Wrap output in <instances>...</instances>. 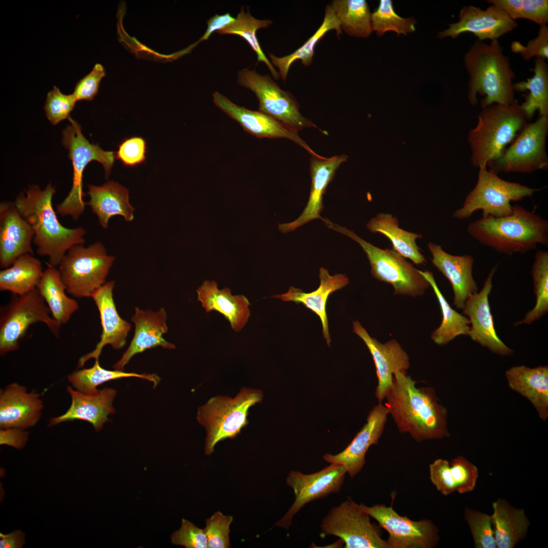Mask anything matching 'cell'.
I'll list each match as a JSON object with an SVG mask.
<instances>
[{"instance_id": "cell-27", "label": "cell", "mask_w": 548, "mask_h": 548, "mask_svg": "<svg viewBox=\"0 0 548 548\" xmlns=\"http://www.w3.org/2000/svg\"><path fill=\"white\" fill-rule=\"evenodd\" d=\"M166 319L167 314L163 308L154 312L136 307L135 314L131 318L135 324L133 338L121 359L113 367L116 370L124 371L125 366L133 356L153 348L176 349L174 344L167 341L162 336L168 331Z\"/></svg>"}, {"instance_id": "cell-37", "label": "cell", "mask_w": 548, "mask_h": 548, "mask_svg": "<svg viewBox=\"0 0 548 548\" xmlns=\"http://www.w3.org/2000/svg\"><path fill=\"white\" fill-rule=\"evenodd\" d=\"M530 70L534 73L532 77L513 84L515 92L529 91L525 101L520 105L526 120L531 119L536 111L539 116H548V66L545 59L536 57L534 67Z\"/></svg>"}, {"instance_id": "cell-2", "label": "cell", "mask_w": 548, "mask_h": 548, "mask_svg": "<svg viewBox=\"0 0 548 548\" xmlns=\"http://www.w3.org/2000/svg\"><path fill=\"white\" fill-rule=\"evenodd\" d=\"M55 192L51 183L44 190L38 185H29L18 194L14 202L33 231L37 253L48 256V264L55 267L72 247L84 244L86 234L83 227L67 228L59 222L52 205Z\"/></svg>"}, {"instance_id": "cell-17", "label": "cell", "mask_w": 548, "mask_h": 548, "mask_svg": "<svg viewBox=\"0 0 548 548\" xmlns=\"http://www.w3.org/2000/svg\"><path fill=\"white\" fill-rule=\"evenodd\" d=\"M518 26L516 20L495 5L492 4L486 10L470 5L464 6L460 10L459 21L450 24L448 28L439 32L438 37L456 39L463 33L470 32L479 41H493Z\"/></svg>"}, {"instance_id": "cell-49", "label": "cell", "mask_w": 548, "mask_h": 548, "mask_svg": "<svg viewBox=\"0 0 548 548\" xmlns=\"http://www.w3.org/2000/svg\"><path fill=\"white\" fill-rule=\"evenodd\" d=\"M450 464L456 491L464 494L473 491L478 476L477 468L462 456L454 458Z\"/></svg>"}, {"instance_id": "cell-42", "label": "cell", "mask_w": 548, "mask_h": 548, "mask_svg": "<svg viewBox=\"0 0 548 548\" xmlns=\"http://www.w3.org/2000/svg\"><path fill=\"white\" fill-rule=\"evenodd\" d=\"M272 24L270 19H258L250 13L249 7H247V12L242 6L235 20L223 28L217 31L220 35H234L240 36L250 45L257 56V63L263 62L270 71L272 76L278 80L280 75L263 53L256 37L257 31L262 28L268 27Z\"/></svg>"}, {"instance_id": "cell-26", "label": "cell", "mask_w": 548, "mask_h": 548, "mask_svg": "<svg viewBox=\"0 0 548 548\" xmlns=\"http://www.w3.org/2000/svg\"><path fill=\"white\" fill-rule=\"evenodd\" d=\"M347 159L346 155L330 158L312 156L310 167L312 183L308 201L297 219L289 223L279 224V229L282 232L293 231L312 220L322 219L320 213L323 209V198L326 188L339 165Z\"/></svg>"}, {"instance_id": "cell-51", "label": "cell", "mask_w": 548, "mask_h": 548, "mask_svg": "<svg viewBox=\"0 0 548 548\" xmlns=\"http://www.w3.org/2000/svg\"><path fill=\"white\" fill-rule=\"evenodd\" d=\"M539 26L537 36L529 41L526 46L518 41L513 42L511 45L512 51L520 54L525 60H529L534 57L547 59L548 27L546 24Z\"/></svg>"}, {"instance_id": "cell-54", "label": "cell", "mask_w": 548, "mask_h": 548, "mask_svg": "<svg viewBox=\"0 0 548 548\" xmlns=\"http://www.w3.org/2000/svg\"><path fill=\"white\" fill-rule=\"evenodd\" d=\"M430 478L437 490L443 495L456 491L450 462L444 459L435 460L429 465Z\"/></svg>"}, {"instance_id": "cell-39", "label": "cell", "mask_w": 548, "mask_h": 548, "mask_svg": "<svg viewBox=\"0 0 548 548\" xmlns=\"http://www.w3.org/2000/svg\"><path fill=\"white\" fill-rule=\"evenodd\" d=\"M419 271L432 288L442 313L441 323L432 332V340L439 346H444L459 335H468L470 324L469 319L451 307L438 288L432 272L428 270Z\"/></svg>"}, {"instance_id": "cell-9", "label": "cell", "mask_w": 548, "mask_h": 548, "mask_svg": "<svg viewBox=\"0 0 548 548\" xmlns=\"http://www.w3.org/2000/svg\"><path fill=\"white\" fill-rule=\"evenodd\" d=\"M114 260L101 242L77 245L63 256L58 270L67 293L76 298L91 297L107 282Z\"/></svg>"}, {"instance_id": "cell-30", "label": "cell", "mask_w": 548, "mask_h": 548, "mask_svg": "<svg viewBox=\"0 0 548 548\" xmlns=\"http://www.w3.org/2000/svg\"><path fill=\"white\" fill-rule=\"evenodd\" d=\"M197 300L208 313L218 312L230 323L235 332L240 331L250 316L251 303L243 295H232L227 287L220 290L214 281H205L196 290Z\"/></svg>"}, {"instance_id": "cell-14", "label": "cell", "mask_w": 548, "mask_h": 548, "mask_svg": "<svg viewBox=\"0 0 548 548\" xmlns=\"http://www.w3.org/2000/svg\"><path fill=\"white\" fill-rule=\"evenodd\" d=\"M237 83L251 90L258 100V111L266 114L293 130L298 131L316 125L299 111L293 95L282 90L269 75H261L255 68L238 71Z\"/></svg>"}, {"instance_id": "cell-13", "label": "cell", "mask_w": 548, "mask_h": 548, "mask_svg": "<svg viewBox=\"0 0 548 548\" xmlns=\"http://www.w3.org/2000/svg\"><path fill=\"white\" fill-rule=\"evenodd\" d=\"M361 504L348 497L333 507L321 524V535L338 537L346 548H390L380 528L370 522Z\"/></svg>"}, {"instance_id": "cell-38", "label": "cell", "mask_w": 548, "mask_h": 548, "mask_svg": "<svg viewBox=\"0 0 548 548\" xmlns=\"http://www.w3.org/2000/svg\"><path fill=\"white\" fill-rule=\"evenodd\" d=\"M331 30H335L338 37L342 33L339 21L330 4L325 8L322 24L301 47L283 57H278L272 54L269 55L271 64L278 68L283 80H286L289 68L295 61L300 60L306 66L312 64L316 45L327 32Z\"/></svg>"}, {"instance_id": "cell-53", "label": "cell", "mask_w": 548, "mask_h": 548, "mask_svg": "<svg viewBox=\"0 0 548 548\" xmlns=\"http://www.w3.org/2000/svg\"><path fill=\"white\" fill-rule=\"evenodd\" d=\"M104 66L96 63L91 71L76 83L73 93L76 101L92 100L97 94L101 79L106 76Z\"/></svg>"}, {"instance_id": "cell-28", "label": "cell", "mask_w": 548, "mask_h": 548, "mask_svg": "<svg viewBox=\"0 0 548 548\" xmlns=\"http://www.w3.org/2000/svg\"><path fill=\"white\" fill-rule=\"evenodd\" d=\"M431 261L450 282L453 290L454 304L463 309L467 299L477 292L478 287L472 275L473 257L470 255H454L433 243L428 244Z\"/></svg>"}, {"instance_id": "cell-24", "label": "cell", "mask_w": 548, "mask_h": 548, "mask_svg": "<svg viewBox=\"0 0 548 548\" xmlns=\"http://www.w3.org/2000/svg\"><path fill=\"white\" fill-rule=\"evenodd\" d=\"M40 395L13 383L0 391V428L23 430L39 421L43 408Z\"/></svg>"}, {"instance_id": "cell-11", "label": "cell", "mask_w": 548, "mask_h": 548, "mask_svg": "<svg viewBox=\"0 0 548 548\" xmlns=\"http://www.w3.org/2000/svg\"><path fill=\"white\" fill-rule=\"evenodd\" d=\"M35 289L22 295H14L1 310L0 354L3 356L17 350L19 342L29 327L34 323H45L56 337L60 325L51 318L49 308Z\"/></svg>"}, {"instance_id": "cell-32", "label": "cell", "mask_w": 548, "mask_h": 548, "mask_svg": "<svg viewBox=\"0 0 548 548\" xmlns=\"http://www.w3.org/2000/svg\"><path fill=\"white\" fill-rule=\"evenodd\" d=\"M90 200L87 203L95 214L100 225L107 228L112 217L122 216L129 222L134 218V208L129 201V191L125 187L114 181H109L101 186L88 185Z\"/></svg>"}, {"instance_id": "cell-16", "label": "cell", "mask_w": 548, "mask_h": 548, "mask_svg": "<svg viewBox=\"0 0 548 548\" xmlns=\"http://www.w3.org/2000/svg\"><path fill=\"white\" fill-rule=\"evenodd\" d=\"M347 473L345 466L335 463H330L322 469L311 474L291 470L287 477L286 484L293 491L294 501L275 526L288 530L294 516L306 504L331 494L339 493Z\"/></svg>"}, {"instance_id": "cell-22", "label": "cell", "mask_w": 548, "mask_h": 548, "mask_svg": "<svg viewBox=\"0 0 548 548\" xmlns=\"http://www.w3.org/2000/svg\"><path fill=\"white\" fill-rule=\"evenodd\" d=\"M114 286V281L106 282L91 296L99 311L102 333L95 349L79 359V367L90 359L98 360L103 348L107 345L120 350L126 344L130 324L121 318L117 312L113 299Z\"/></svg>"}, {"instance_id": "cell-47", "label": "cell", "mask_w": 548, "mask_h": 548, "mask_svg": "<svg viewBox=\"0 0 548 548\" xmlns=\"http://www.w3.org/2000/svg\"><path fill=\"white\" fill-rule=\"evenodd\" d=\"M76 102L73 94H63L54 86L47 94L44 107L46 116L52 125H56L70 117Z\"/></svg>"}, {"instance_id": "cell-36", "label": "cell", "mask_w": 548, "mask_h": 548, "mask_svg": "<svg viewBox=\"0 0 548 548\" xmlns=\"http://www.w3.org/2000/svg\"><path fill=\"white\" fill-rule=\"evenodd\" d=\"M37 289L47 303L52 318L60 325L66 323L78 309V303L67 296L65 287L56 267L48 264Z\"/></svg>"}, {"instance_id": "cell-10", "label": "cell", "mask_w": 548, "mask_h": 548, "mask_svg": "<svg viewBox=\"0 0 548 548\" xmlns=\"http://www.w3.org/2000/svg\"><path fill=\"white\" fill-rule=\"evenodd\" d=\"M537 189L500 178L487 168H480L476 183L465 198L463 206L453 216L467 219L478 210L483 216L500 217L512 211L511 201L531 196Z\"/></svg>"}, {"instance_id": "cell-50", "label": "cell", "mask_w": 548, "mask_h": 548, "mask_svg": "<svg viewBox=\"0 0 548 548\" xmlns=\"http://www.w3.org/2000/svg\"><path fill=\"white\" fill-rule=\"evenodd\" d=\"M171 542L174 545L186 548L208 547L206 531L186 519H183L181 528L171 535Z\"/></svg>"}, {"instance_id": "cell-7", "label": "cell", "mask_w": 548, "mask_h": 548, "mask_svg": "<svg viewBox=\"0 0 548 548\" xmlns=\"http://www.w3.org/2000/svg\"><path fill=\"white\" fill-rule=\"evenodd\" d=\"M260 390L243 388L233 398L217 396L198 408L197 419L206 430L204 452L209 455L216 444L226 438H234L249 424V408L261 402Z\"/></svg>"}, {"instance_id": "cell-15", "label": "cell", "mask_w": 548, "mask_h": 548, "mask_svg": "<svg viewBox=\"0 0 548 548\" xmlns=\"http://www.w3.org/2000/svg\"><path fill=\"white\" fill-rule=\"evenodd\" d=\"M361 505L388 533L390 548H433L439 542V529L429 520L413 521L399 515L392 505Z\"/></svg>"}, {"instance_id": "cell-29", "label": "cell", "mask_w": 548, "mask_h": 548, "mask_svg": "<svg viewBox=\"0 0 548 548\" xmlns=\"http://www.w3.org/2000/svg\"><path fill=\"white\" fill-rule=\"evenodd\" d=\"M319 286L312 292L306 293L291 286L287 292L272 297L284 301H293L297 304H301L316 314L321 322L323 337L327 345L330 346L331 338L326 312L328 298L331 294L347 286L349 279L345 274L331 276L328 270L323 267L319 269Z\"/></svg>"}, {"instance_id": "cell-52", "label": "cell", "mask_w": 548, "mask_h": 548, "mask_svg": "<svg viewBox=\"0 0 548 548\" xmlns=\"http://www.w3.org/2000/svg\"><path fill=\"white\" fill-rule=\"evenodd\" d=\"M146 143L140 136H132L124 140L119 144L115 153V158L127 166H134L146 160Z\"/></svg>"}, {"instance_id": "cell-3", "label": "cell", "mask_w": 548, "mask_h": 548, "mask_svg": "<svg viewBox=\"0 0 548 548\" xmlns=\"http://www.w3.org/2000/svg\"><path fill=\"white\" fill-rule=\"evenodd\" d=\"M469 235L500 253H526L548 245V222L540 215L515 205L508 215L483 216L467 227Z\"/></svg>"}, {"instance_id": "cell-35", "label": "cell", "mask_w": 548, "mask_h": 548, "mask_svg": "<svg viewBox=\"0 0 548 548\" xmlns=\"http://www.w3.org/2000/svg\"><path fill=\"white\" fill-rule=\"evenodd\" d=\"M43 272L38 258L30 254L22 255L0 271V290L24 295L37 288Z\"/></svg>"}, {"instance_id": "cell-33", "label": "cell", "mask_w": 548, "mask_h": 548, "mask_svg": "<svg viewBox=\"0 0 548 548\" xmlns=\"http://www.w3.org/2000/svg\"><path fill=\"white\" fill-rule=\"evenodd\" d=\"M495 539L498 548H513L527 535L530 522L524 509L499 498L492 504Z\"/></svg>"}, {"instance_id": "cell-4", "label": "cell", "mask_w": 548, "mask_h": 548, "mask_svg": "<svg viewBox=\"0 0 548 548\" xmlns=\"http://www.w3.org/2000/svg\"><path fill=\"white\" fill-rule=\"evenodd\" d=\"M464 63L469 76L467 97L472 106L476 104L478 94L484 96L481 101L482 109L517 100L512 81L515 75L498 40L489 44L475 41L465 55Z\"/></svg>"}, {"instance_id": "cell-20", "label": "cell", "mask_w": 548, "mask_h": 548, "mask_svg": "<svg viewBox=\"0 0 548 548\" xmlns=\"http://www.w3.org/2000/svg\"><path fill=\"white\" fill-rule=\"evenodd\" d=\"M353 331L363 340L372 356L378 378L375 395L381 403L392 387L395 373L406 372L409 367V357L396 339L382 343L370 336L357 320L353 322Z\"/></svg>"}, {"instance_id": "cell-18", "label": "cell", "mask_w": 548, "mask_h": 548, "mask_svg": "<svg viewBox=\"0 0 548 548\" xmlns=\"http://www.w3.org/2000/svg\"><path fill=\"white\" fill-rule=\"evenodd\" d=\"M498 265H495L486 278L480 292L470 296L463 308L462 314L468 317L471 326L468 335L471 339L487 348L492 353L504 356L511 355L513 351L498 336L494 327L489 302L492 280Z\"/></svg>"}, {"instance_id": "cell-43", "label": "cell", "mask_w": 548, "mask_h": 548, "mask_svg": "<svg viewBox=\"0 0 548 548\" xmlns=\"http://www.w3.org/2000/svg\"><path fill=\"white\" fill-rule=\"evenodd\" d=\"M534 285V292L536 302L533 309L529 311L522 321L514 324L515 326L530 324L540 319L548 312V252L537 251L531 269Z\"/></svg>"}, {"instance_id": "cell-23", "label": "cell", "mask_w": 548, "mask_h": 548, "mask_svg": "<svg viewBox=\"0 0 548 548\" xmlns=\"http://www.w3.org/2000/svg\"><path fill=\"white\" fill-rule=\"evenodd\" d=\"M33 231L14 202L0 204V266L6 268L19 256L33 255Z\"/></svg>"}, {"instance_id": "cell-31", "label": "cell", "mask_w": 548, "mask_h": 548, "mask_svg": "<svg viewBox=\"0 0 548 548\" xmlns=\"http://www.w3.org/2000/svg\"><path fill=\"white\" fill-rule=\"evenodd\" d=\"M509 387L527 399L539 418H548V366H513L505 372Z\"/></svg>"}, {"instance_id": "cell-5", "label": "cell", "mask_w": 548, "mask_h": 548, "mask_svg": "<svg viewBox=\"0 0 548 548\" xmlns=\"http://www.w3.org/2000/svg\"><path fill=\"white\" fill-rule=\"evenodd\" d=\"M477 123L468 134L472 165L487 168L497 159L527 123L517 100L510 105L494 104L482 109Z\"/></svg>"}, {"instance_id": "cell-21", "label": "cell", "mask_w": 548, "mask_h": 548, "mask_svg": "<svg viewBox=\"0 0 548 548\" xmlns=\"http://www.w3.org/2000/svg\"><path fill=\"white\" fill-rule=\"evenodd\" d=\"M388 415L386 406L379 403L370 412L366 423L349 445L336 455L325 454L323 459L329 463H335L343 465L350 477H354L363 468L368 449L378 442Z\"/></svg>"}, {"instance_id": "cell-25", "label": "cell", "mask_w": 548, "mask_h": 548, "mask_svg": "<svg viewBox=\"0 0 548 548\" xmlns=\"http://www.w3.org/2000/svg\"><path fill=\"white\" fill-rule=\"evenodd\" d=\"M67 392L72 399L70 407L63 414L51 418L49 427L66 421L83 420L98 432L109 420L108 416L115 412L113 403L117 392L113 388L106 387L94 394H87L67 386Z\"/></svg>"}, {"instance_id": "cell-34", "label": "cell", "mask_w": 548, "mask_h": 548, "mask_svg": "<svg viewBox=\"0 0 548 548\" xmlns=\"http://www.w3.org/2000/svg\"><path fill=\"white\" fill-rule=\"evenodd\" d=\"M366 227L371 232L383 234L390 241L393 250L415 264L426 263L416 243L417 239L422 238V235L401 228L396 217L388 213L378 214L369 220Z\"/></svg>"}, {"instance_id": "cell-12", "label": "cell", "mask_w": 548, "mask_h": 548, "mask_svg": "<svg viewBox=\"0 0 548 548\" xmlns=\"http://www.w3.org/2000/svg\"><path fill=\"white\" fill-rule=\"evenodd\" d=\"M547 132L548 116H539L535 122H527L500 156L488 164L490 169L496 174L532 173L547 169L548 157L545 144Z\"/></svg>"}, {"instance_id": "cell-48", "label": "cell", "mask_w": 548, "mask_h": 548, "mask_svg": "<svg viewBox=\"0 0 548 548\" xmlns=\"http://www.w3.org/2000/svg\"><path fill=\"white\" fill-rule=\"evenodd\" d=\"M232 520V516L224 515L220 511L216 512L206 520L204 530L208 547L228 548L230 546V526Z\"/></svg>"}, {"instance_id": "cell-56", "label": "cell", "mask_w": 548, "mask_h": 548, "mask_svg": "<svg viewBox=\"0 0 548 548\" xmlns=\"http://www.w3.org/2000/svg\"><path fill=\"white\" fill-rule=\"evenodd\" d=\"M25 533L16 530L8 534L0 533L1 548H22L25 544Z\"/></svg>"}, {"instance_id": "cell-44", "label": "cell", "mask_w": 548, "mask_h": 548, "mask_svg": "<svg viewBox=\"0 0 548 548\" xmlns=\"http://www.w3.org/2000/svg\"><path fill=\"white\" fill-rule=\"evenodd\" d=\"M372 31L378 36L386 31H394L398 34L406 35L416 30V20L414 18H403L396 13L390 0H381L377 9L371 16Z\"/></svg>"}, {"instance_id": "cell-46", "label": "cell", "mask_w": 548, "mask_h": 548, "mask_svg": "<svg viewBox=\"0 0 548 548\" xmlns=\"http://www.w3.org/2000/svg\"><path fill=\"white\" fill-rule=\"evenodd\" d=\"M464 519L470 528L475 547H497L492 515L466 507Z\"/></svg>"}, {"instance_id": "cell-45", "label": "cell", "mask_w": 548, "mask_h": 548, "mask_svg": "<svg viewBox=\"0 0 548 548\" xmlns=\"http://www.w3.org/2000/svg\"><path fill=\"white\" fill-rule=\"evenodd\" d=\"M504 11L512 19H526L539 26L548 22L547 0H489Z\"/></svg>"}, {"instance_id": "cell-1", "label": "cell", "mask_w": 548, "mask_h": 548, "mask_svg": "<svg viewBox=\"0 0 548 548\" xmlns=\"http://www.w3.org/2000/svg\"><path fill=\"white\" fill-rule=\"evenodd\" d=\"M406 372L397 371L385 405L398 429L421 442L450 436L448 412L431 387H419Z\"/></svg>"}, {"instance_id": "cell-40", "label": "cell", "mask_w": 548, "mask_h": 548, "mask_svg": "<svg viewBox=\"0 0 548 548\" xmlns=\"http://www.w3.org/2000/svg\"><path fill=\"white\" fill-rule=\"evenodd\" d=\"M130 377L149 381L153 383L154 388L160 381V378L156 374H140L106 369L100 365L98 360H95L94 365L90 368L74 371L67 376V380L75 390L85 394H92L96 393L98 391L97 387L105 383Z\"/></svg>"}, {"instance_id": "cell-41", "label": "cell", "mask_w": 548, "mask_h": 548, "mask_svg": "<svg viewBox=\"0 0 548 548\" xmlns=\"http://www.w3.org/2000/svg\"><path fill=\"white\" fill-rule=\"evenodd\" d=\"M341 30L347 35L366 38L372 31L368 5L365 0H334L330 4Z\"/></svg>"}, {"instance_id": "cell-6", "label": "cell", "mask_w": 548, "mask_h": 548, "mask_svg": "<svg viewBox=\"0 0 548 548\" xmlns=\"http://www.w3.org/2000/svg\"><path fill=\"white\" fill-rule=\"evenodd\" d=\"M322 221L329 228L349 237L360 245L369 262L372 276L391 285L394 295L416 297L423 295L430 287L419 270L395 250L379 248L346 227L327 218H323Z\"/></svg>"}, {"instance_id": "cell-55", "label": "cell", "mask_w": 548, "mask_h": 548, "mask_svg": "<svg viewBox=\"0 0 548 548\" xmlns=\"http://www.w3.org/2000/svg\"><path fill=\"white\" fill-rule=\"evenodd\" d=\"M28 436L29 432L25 430L16 428L1 429L0 444L21 450L25 446Z\"/></svg>"}, {"instance_id": "cell-19", "label": "cell", "mask_w": 548, "mask_h": 548, "mask_svg": "<svg viewBox=\"0 0 548 548\" xmlns=\"http://www.w3.org/2000/svg\"><path fill=\"white\" fill-rule=\"evenodd\" d=\"M214 104L230 118L235 120L243 129L259 138L289 139L305 149L312 156L320 157L298 135L297 132L262 113L249 110L233 103L218 91L213 93Z\"/></svg>"}, {"instance_id": "cell-8", "label": "cell", "mask_w": 548, "mask_h": 548, "mask_svg": "<svg viewBox=\"0 0 548 548\" xmlns=\"http://www.w3.org/2000/svg\"><path fill=\"white\" fill-rule=\"evenodd\" d=\"M70 124L62 131V143L68 150V158L73 167L71 189L64 200L56 206L57 213L62 217L69 216L78 220L83 214L87 203L83 200V172L91 161H97L104 168L106 178L109 176L115 158V153L102 150L98 145L91 144L83 135L80 124L71 116Z\"/></svg>"}]
</instances>
